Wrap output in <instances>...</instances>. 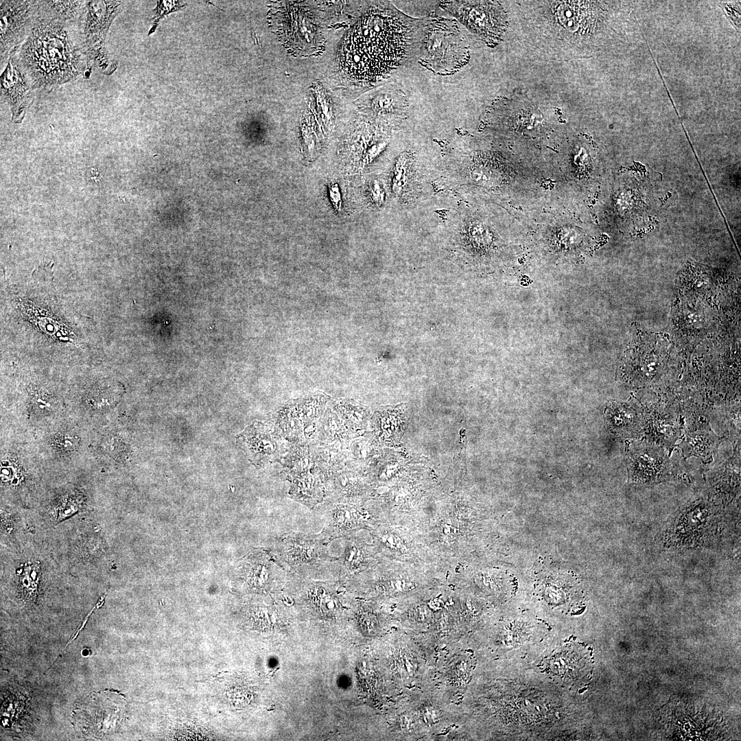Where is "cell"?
I'll return each instance as SVG.
<instances>
[{
	"mask_svg": "<svg viewBox=\"0 0 741 741\" xmlns=\"http://www.w3.org/2000/svg\"><path fill=\"white\" fill-rule=\"evenodd\" d=\"M410 34L402 14L392 9L370 8L344 37L338 58L341 71L357 82L380 80L402 61Z\"/></svg>",
	"mask_w": 741,
	"mask_h": 741,
	"instance_id": "1",
	"label": "cell"
},
{
	"mask_svg": "<svg viewBox=\"0 0 741 741\" xmlns=\"http://www.w3.org/2000/svg\"><path fill=\"white\" fill-rule=\"evenodd\" d=\"M62 22L35 17L20 56L33 87H53L77 78L84 68L82 48Z\"/></svg>",
	"mask_w": 741,
	"mask_h": 741,
	"instance_id": "2",
	"label": "cell"
},
{
	"mask_svg": "<svg viewBox=\"0 0 741 741\" xmlns=\"http://www.w3.org/2000/svg\"><path fill=\"white\" fill-rule=\"evenodd\" d=\"M722 523V513L716 505L707 498H696L681 508L669 522L664 541L669 546H704L718 537Z\"/></svg>",
	"mask_w": 741,
	"mask_h": 741,
	"instance_id": "3",
	"label": "cell"
},
{
	"mask_svg": "<svg viewBox=\"0 0 741 741\" xmlns=\"http://www.w3.org/2000/svg\"><path fill=\"white\" fill-rule=\"evenodd\" d=\"M449 8L456 18L486 41L499 40L506 30V15L497 2L452 1Z\"/></svg>",
	"mask_w": 741,
	"mask_h": 741,
	"instance_id": "4",
	"label": "cell"
},
{
	"mask_svg": "<svg viewBox=\"0 0 741 741\" xmlns=\"http://www.w3.org/2000/svg\"><path fill=\"white\" fill-rule=\"evenodd\" d=\"M628 482L650 486L668 480L672 469L664 451L646 442L635 443L626 456Z\"/></svg>",
	"mask_w": 741,
	"mask_h": 741,
	"instance_id": "5",
	"label": "cell"
},
{
	"mask_svg": "<svg viewBox=\"0 0 741 741\" xmlns=\"http://www.w3.org/2000/svg\"><path fill=\"white\" fill-rule=\"evenodd\" d=\"M36 1H1V63L18 47L31 29Z\"/></svg>",
	"mask_w": 741,
	"mask_h": 741,
	"instance_id": "6",
	"label": "cell"
},
{
	"mask_svg": "<svg viewBox=\"0 0 741 741\" xmlns=\"http://www.w3.org/2000/svg\"><path fill=\"white\" fill-rule=\"evenodd\" d=\"M121 1H85L83 12L84 39L87 51L97 50L104 43L108 28L120 11Z\"/></svg>",
	"mask_w": 741,
	"mask_h": 741,
	"instance_id": "7",
	"label": "cell"
},
{
	"mask_svg": "<svg viewBox=\"0 0 741 741\" xmlns=\"http://www.w3.org/2000/svg\"><path fill=\"white\" fill-rule=\"evenodd\" d=\"M456 33L433 27L426 38L427 60L433 66L454 69L460 65L464 48Z\"/></svg>",
	"mask_w": 741,
	"mask_h": 741,
	"instance_id": "8",
	"label": "cell"
},
{
	"mask_svg": "<svg viewBox=\"0 0 741 741\" xmlns=\"http://www.w3.org/2000/svg\"><path fill=\"white\" fill-rule=\"evenodd\" d=\"M1 93L9 102L12 121L21 122L30 103V93L24 75L10 58L1 76Z\"/></svg>",
	"mask_w": 741,
	"mask_h": 741,
	"instance_id": "9",
	"label": "cell"
},
{
	"mask_svg": "<svg viewBox=\"0 0 741 741\" xmlns=\"http://www.w3.org/2000/svg\"><path fill=\"white\" fill-rule=\"evenodd\" d=\"M283 560L290 565L318 561L325 555L323 540L305 535H290L283 541Z\"/></svg>",
	"mask_w": 741,
	"mask_h": 741,
	"instance_id": "10",
	"label": "cell"
},
{
	"mask_svg": "<svg viewBox=\"0 0 741 741\" xmlns=\"http://www.w3.org/2000/svg\"><path fill=\"white\" fill-rule=\"evenodd\" d=\"M547 662L551 672L566 679L580 677L586 666L583 651L574 644L557 650Z\"/></svg>",
	"mask_w": 741,
	"mask_h": 741,
	"instance_id": "11",
	"label": "cell"
},
{
	"mask_svg": "<svg viewBox=\"0 0 741 741\" xmlns=\"http://www.w3.org/2000/svg\"><path fill=\"white\" fill-rule=\"evenodd\" d=\"M722 440L707 425L688 433L679 447L684 456H697L705 462L716 453Z\"/></svg>",
	"mask_w": 741,
	"mask_h": 741,
	"instance_id": "12",
	"label": "cell"
},
{
	"mask_svg": "<svg viewBox=\"0 0 741 741\" xmlns=\"http://www.w3.org/2000/svg\"><path fill=\"white\" fill-rule=\"evenodd\" d=\"M240 571V574H244L250 584L263 587L273 579L274 574L280 573L281 569H278L276 565L266 556H261L248 558L242 564Z\"/></svg>",
	"mask_w": 741,
	"mask_h": 741,
	"instance_id": "13",
	"label": "cell"
},
{
	"mask_svg": "<svg viewBox=\"0 0 741 741\" xmlns=\"http://www.w3.org/2000/svg\"><path fill=\"white\" fill-rule=\"evenodd\" d=\"M290 494L296 500L314 506L322 499L323 486L317 476L305 473L295 480Z\"/></svg>",
	"mask_w": 741,
	"mask_h": 741,
	"instance_id": "14",
	"label": "cell"
},
{
	"mask_svg": "<svg viewBox=\"0 0 741 741\" xmlns=\"http://www.w3.org/2000/svg\"><path fill=\"white\" fill-rule=\"evenodd\" d=\"M608 416L610 425L618 432H633L640 422L639 414L623 403L611 404Z\"/></svg>",
	"mask_w": 741,
	"mask_h": 741,
	"instance_id": "15",
	"label": "cell"
},
{
	"mask_svg": "<svg viewBox=\"0 0 741 741\" xmlns=\"http://www.w3.org/2000/svg\"><path fill=\"white\" fill-rule=\"evenodd\" d=\"M44 11H47L49 17L62 22L73 21L82 14L85 1H39Z\"/></svg>",
	"mask_w": 741,
	"mask_h": 741,
	"instance_id": "16",
	"label": "cell"
},
{
	"mask_svg": "<svg viewBox=\"0 0 741 741\" xmlns=\"http://www.w3.org/2000/svg\"><path fill=\"white\" fill-rule=\"evenodd\" d=\"M361 517L354 508L344 505H337L331 510L329 528L332 533L340 534V532L351 529L358 520L362 518Z\"/></svg>",
	"mask_w": 741,
	"mask_h": 741,
	"instance_id": "17",
	"label": "cell"
},
{
	"mask_svg": "<svg viewBox=\"0 0 741 741\" xmlns=\"http://www.w3.org/2000/svg\"><path fill=\"white\" fill-rule=\"evenodd\" d=\"M327 398L323 395L314 394L303 398L298 403L297 412L305 422L318 418L324 409Z\"/></svg>",
	"mask_w": 741,
	"mask_h": 741,
	"instance_id": "18",
	"label": "cell"
},
{
	"mask_svg": "<svg viewBox=\"0 0 741 741\" xmlns=\"http://www.w3.org/2000/svg\"><path fill=\"white\" fill-rule=\"evenodd\" d=\"M311 589L309 596L316 609L323 615H333L338 608L336 598L323 587H314Z\"/></svg>",
	"mask_w": 741,
	"mask_h": 741,
	"instance_id": "19",
	"label": "cell"
},
{
	"mask_svg": "<svg viewBox=\"0 0 741 741\" xmlns=\"http://www.w3.org/2000/svg\"><path fill=\"white\" fill-rule=\"evenodd\" d=\"M340 423L336 415L328 410L322 423L321 431L323 436L330 440L340 439L344 432Z\"/></svg>",
	"mask_w": 741,
	"mask_h": 741,
	"instance_id": "20",
	"label": "cell"
},
{
	"mask_svg": "<svg viewBox=\"0 0 741 741\" xmlns=\"http://www.w3.org/2000/svg\"><path fill=\"white\" fill-rule=\"evenodd\" d=\"M342 563L349 570H355L362 566L365 557L362 549L353 543H351L345 548L342 555Z\"/></svg>",
	"mask_w": 741,
	"mask_h": 741,
	"instance_id": "21",
	"label": "cell"
},
{
	"mask_svg": "<svg viewBox=\"0 0 741 741\" xmlns=\"http://www.w3.org/2000/svg\"><path fill=\"white\" fill-rule=\"evenodd\" d=\"M379 539L381 542L389 549L400 550L405 548L402 539L392 532H385L381 534Z\"/></svg>",
	"mask_w": 741,
	"mask_h": 741,
	"instance_id": "22",
	"label": "cell"
},
{
	"mask_svg": "<svg viewBox=\"0 0 741 741\" xmlns=\"http://www.w3.org/2000/svg\"><path fill=\"white\" fill-rule=\"evenodd\" d=\"M329 197L334 209L340 212L342 209V198L338 184L333 183L329 186Z\"/></svg>",
	"mask_w": 741,
	"mask_h": 741,
	"instance_id": "23",
	"label": "cell"
},
{
	"mask_svg": "<svg viewBox=\"0 0 741 741\" xmlns=\"http://www.w3.org/2000/svg\"><path fill=\"white\" fill-rule=\"evenodd\" d=\"M370 192L373 200L377 204H380L384 200V196L379 184L377 181H375L373 184Z\"/></svg>",
	"mask_w": 741,
	"mask_h": 741,
	"instance_id": "24",
	"label": "cell"
}]
</instances>
